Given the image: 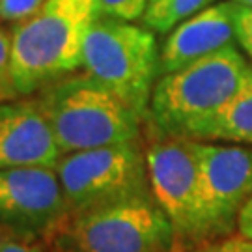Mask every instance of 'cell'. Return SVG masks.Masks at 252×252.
Returning <instances> with one entry per match:
<instances>
[{
  "mask_svg": "<svg viewBox=\"0 0 252 252\" xmlns=\"http://www.w3.org/2000/svg\"><path fill=\"white\" fill-rule=\"evenodd\" d=\"M62 153L36 99L0 103V170L54 168Z\"/></svg>",
  "mask_w": 252,
  "mask_h": 252,
  "instance_id": "cell-10",
  "label": "cell"
},
{
  "mask_svg": "<svg viewBox=\"0 0 252 252\" xmlns=\"http://www.w3.org/2000/svg\"><path fill=\"white\" fill-rule=\"evenodd\" d=\"M215 0H148L142 15L146 28L157 34H168L183 21L211 6Z\"/></svg>",
  "mask_w": 252,
  "mask_h": 252,
  "instance_id": "cell-13",
  "label": "cell"
},
{
  "mask_svg": "<svg viewBox=\"0 0 252 252\" xmlns=\"http://www.w3.org/2000/svg\"><path fill=\"white\" fill-rule=\"evenodd\" d=\"M146 162L153 198L170 219L176 235L202 239L196 140L164 135L146 150Z\"/></svg>",
  "mask_w": 252,
  "mask_h": 252,
  "instance_id": "cell-7",
  "label": "cell"
},
{
  "mask_svg": "<svg viewBox=\"0 0 252 252\" xmlns=\"http://www.w3.org/2000/svg\"><path fill=\"white\" fill-rule=\"evenodd\" d=\"M69 211L54 168L23 166L0 170V232L25 241L54 235Z\"/></svg>",
  "mask_w": 252,
  "mask_h": 252,
  "instance_id": "cell-8",
  "label": "cell"
},
{
  "mask_svg": "<svg viewBox=\"0 0 252 252\" xmlns=\"http://www.w3.org/2000/svg\"><path fill=\"white\" fill-rule=\"evenodd\" d=\"M97 4L101 17L126 21V23L142 19L148 8V0H97Z\"/></svg>",
  "mask_w": 252,
  "mask_h": 252,
  "instance_id": "cell-15",
  "label": "cell"
},
{
  "mask_svg": "<svg viewBox=\"0 0 252 252\" xmlns=\"http://www.w3.org/2000/svg\"><path fill=\"white\" fill-rule=\"evenodd\" d=\"M47 0H0V23L17 27L34 17Z\"/></svg>",
  "mask_w": 252,
  "mask_h": 252,
  "instance_id": "cell-16",
  "label": "cell"
},
{
  "mask_svg": "<svg viewBox=\"0 0 252 252\" xmlns=\"http://www.w3.org/2000/svg\"><path fill=\"white\" fill-rule=\"evenodd\" d=\"M189 252H252V241L243 235H228L196 247Z\"/></svg>",
  "mask_w": 252,
  "mask_h": 252,
  "instance_id": "cell-17",
  "label": "cell"
},
{
  "mask_svg": "<svg viewBox=\"0 0 252 252\" xmlns=\"http://www.w3.org/2000/svg\"><path fill=\"white\" fill-rule=\"evenodd\" d=\"M174 239L153 194L73 215L56 232L60 252H170Z\"/></svg>",
  "mask_w": 252,
  "mask_h": 252,
  "instance_id": "cell-5",
  "label": "cell"
},
{
  "mask_svg": "<svg viewBox=\"0 0 252 252\" xmlns=\"http://www.w3.org/2000/svg\"><path fill=\"white\" fill-rule=\"evenodd\" d=\"M19 95L11 69V34L0 23V103L17 99Z\"/></svg>",
  "mask_w": 252,
  "mask_h": 252,
  "instance_id": "cell-14",
  "label": "cell"
},
{
  "mask_svg": "<svg viewBox=\"0 0 252 252\" xmlns=\"http://www.w3.org/2000/svg\"><path fill=\"white\" fill-rule=\"evenodd\" d=\"M99 17L97 0H47L11 30V69L21 95L82 67V45Z\"/></svg>",
  "mask_w": 252,
  "mask_h": 252,
  "instance_id": "cell-1",
  "label": "cell"
},
{
  "mask_svg": "<svg viewBox=\"0 0 252 252\" xmlns=\"http://www.w3.org/2000/svg\"><path fill=\"white\" fill-rule=\"evenodd\" d=\"M0 252H41L34 241H25L13 235L0 234Z\"/></svg>",
  "mask_w": 252,
  "mask_h": 252,
  "instance_id": "cell-19",
  "label": "cell"
},
{
  "mask_svg": "<svg viewBox=\"0 0 252 252\" xmlns=\"http://www.w3.org/2000/svg\"><path fill=\"white\" fill-rule=\"evenodd\" d=\"M235 37L247 56L252 60V8H239L237 15V27H235Z\"/></svg>",
  "mask_w": 252,
  "mask_h": 252,
  "instance_id": "cell-18",
  "label": "cell"
},
{
  "mask_svg": "<svg viewBox=\"0 0 252 252\" xmlns=\"http://www.w3.org/2000/svg\"><path fill=\"white\" fill-rule=\"evenodd\" d=\"M54 170L69 217L152 194L146 153L136 140L65 153Z\"/></svg>",
  "mask_w": 252,
  "mask_h": 252,
  "instance_id": "cell-6",
  "label": "cell"
},
{
  "mask_svg": "<svg viewBox=\"0 0 252 252\" xmlns=\"http://www.w3.org/2000/svg\"><path fill=\"white\" fill-rule=\"evenodd\" d=\"M239 8L232 0L211 4L178 25L161 47V75L234 45Z\"/></svg>",
  "mask_w": 252,
  "mask_h": 252,
  "instance_id": "cell-11",
  "label": "cell"
},
{
  "mask_svg": "<svg viewBox=\"0 0 252 252\" xmlns=\"http://www.w3.org/2000/svg\"><path fill=\"white\" fill-rule=\"evenodd\" d=\"M252 67L234 45L161 75L152 94L150 116L164 135L189 136L219 114L243 84Z\"/></svg>",
  "mask_w": 252,
  "mask_h": 252,
  "instance_id": "cell-3",
  "label": "cell"
},
{
  "mask_svg": "<svg viewBox=\"0 0 252 252\" xmlns=\"http://www.w3.org/2000/svg\"><path fill=\"white\" fill-rule=\"evenodd\" d=\"M200 164L202 239H219L235 224L252 198V146L196 140Z\"/></svg>",
  "mask_w": 252,
  "mask_h": 252,
  "instance_id": "cell-9",
  "label": "cell"
},
{
  "mask_svg": "<svg viewBox=\"0 0 252 252\" xmlns=\"http://www.w3.org/2000/svg\"><path fill=\"white\" fill-rule=\"evenodd\" d=\"M82 69L144 120L161 77V49L150 28L99 15L82 45Z\"/></svg>",
  "mask_w": 252,
  "mask_h": 252,
  "instance_id": "cell-4",
  "label": "cell"
},
{
  "mask_svg": "<svg viewBox=\"0 0 252 252\" xmlns=\"http://www.w3.org/2000/svg\"><path fill=\"white\" fill-rule=\"evenodd\" d=\"M192 138L228 140L252 146V77L219 114L196 129Z\"/></svg>",
  "mask_w": 252,
  "mask_h": 252,
  "instance_id": "cell-12",
  "label": "cell"
},
{
  "mask_svg": "<svg viewBox=\"0 0 252 252\" xmlns=\"http://www.w3.org/2000/svg\"><path fill=\"white\" fill-rule=\"evenodd\" d=\"M237 232L247 239L252 241V198L241 207L239 215H237Z\"/></svg>",
  "mask_w": 252,
  "mask_h": 252,
  "instance_id": "cell-20",
  "label": "cell"
},
{
  "mask_svg": "<svg viewBox=\"0 0 252 252\" xmlns=\"http://www.w3.org/2000/svg\"><path fill=\"white\" fill-rule=\"evenodd\" d=\"M36 101L62 155L138 140L142 118L86 73L47 84Z\"/></svg>",
  "mask_w": 252,
  "mask_h": 252,
  "instance_id": "cell-2",
  "label": "cell"
},
{
  "mask_svg": "<svg viewBox=\"0 0 252 252\" xmlns=\"http://www.w3.org/2000/svg\"><path fill=\"white\" fill-rule=\"evenodd\" d=\"M235 4H239V6H245V8H252V0H232Z\"/></svg>",
  "mask_w": 252,
  "mask_h": 252,
  "instance_id": "cell-21",
  "label": "cell"
}]
</instances>
